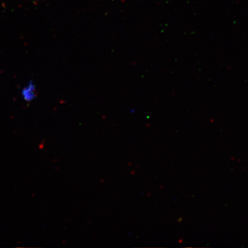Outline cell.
Here are the masks:
<instances>
[{
	"instance_id": "cell-1",
	"label": "cell",
	"mask_w": 248,
	"mask_h": 248,
	"mask_svg": "<svg viewBox=\"0 0 248 248\" xmlns=\"http://www.w3.org/2000/svg\"><path fill=\"white\" fill-rule=\"evenodd\" d=\"M22 94L24 100L27 101L32 100L35 97V87L32 83H30L29 85L23 89Z\"/></svg>"
}]
</instances>
